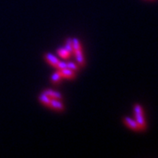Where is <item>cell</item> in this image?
Instances as JSON below:
<instances>
[{
    "label": "cell",
    "instance_id": "obj_1",
    "mask_svg": "<svg viewBox=\"0 0 158 158\" xmlns=\"http://www.w3.org/2000/svg\"><path fill=\"white\" fill-rule=\"evenodd\" d=\"M134 114L136 121L138 123V124L140 126L142 131H145L147 129V122L144 117V112L143 110V107L140 104H136L134 106Z\"/></svg>",
    "mask_w": 158,
    "mask_h": 158
},
{
    "label": "cell",
    "instance_id": "obj_2",
    "mask_svg": "<svg viewBox=\"0 0 158 158\" xmlns=\"http://www.w3.org/2000/svg\"><path fill=\"white\" fill-rule=\"evenodd\" d=\"M124 123L127 127L131 128L132 130L136 131V132H143L140 126L138 124V123L136 122V120H132V119L129 118V117L124 118Z\"/></svg>",
    "mask_w": 158,
    "mask_h": 158
},
{
    "label": "cell",
    "instance_id": "obj_3",
    "mask_svg": "<svg viewBox=\"0 0 158 158\" xmlns=\"http://www.w3.org/2000/svg\"><path fill=\"white\" fill-rule=\"evenodd\" d=\"M49 106L53 108L54 110L59 111H61L64 109V104L62 103V102H60L59 99H56V98H51L50 106Z\"/></svg>",
    "mask_w": 158,
    "mask_h": 158
},
{
    "label": "cell",
    "instance_id": "obj_4",
    "mask_svg": "<svg viewBox=\"0 0 158 158\" xmlns=\"http://www.w3.org/2000/svg\"><path fill=\"white\" fill-rule=\"evenodd\" d=\"M61 74H62V76L64 77V78H69V79H73V78L76 77V74L72 70L69 68H65L64 70H60Z\"/></svg>",
    "mask_w": 158,
    "mask_h": 158
},
{
    "label": "cell",
    "instance_id": "obj_5",
    "mask_svg": "<svg viewBox=\"0 0 158 158\" xmlns=\"http://www.w3.org/2000/svg\"><path fill=\"white\" fill-rule=\"evenodd\" d=\"M44 94H47V95L50 97L51 98H56V99H59V100H61L63 98L62 95H61L60 93L56 92V91H54V90H44Z\"/></svg>",
    "mask_w": 158,
    "mask_h": 158
},
{
    "label": "cell",
    "instance_id": "obj_6",
    "mask_svg": "<svg viewBox=\"0 0 158 158\" xmlns=\"http://www.w3.org/2000/svg\"><path fill=\"white\" fill-rule=\"evenodd\" d=\"M45 59H46V61L49 64L52 65V66H54L55 68H56L59 62V60L56 58V56H55L54 55H52L51 53L45 54Z\"/></svg>",
    "mask_w": 158,
    "mask_h": 158
},
{
    "label": "cell",
    "instance_id": "obj_7",
    "mask_svg": "<svg viewBox=\"0 0 158 158\" xmlns=\"http://www.w3.org/2000/svg\"><path fill=\"white\" fill-rule=\"evenodd\" d=\"M72 47H73V52H74V53L79 52V51L82 50L81 45H80V41H79L78 39H72Z\"/></svg>",
    "mask_w": 158,
    "mask_h": 158
},
{
    "label": "cell",
    "instance_id": "obj_8",
    "mask_svg": "<svg viewBox=\"0 0 158 158\" xmlns=\"http://www.w3.org/2000/svg\"><path fill=\"white\" fill-rule=\"evenodd\" d=\"M40 101L42 102L43 104H44L45 106H50V102H51V98L49 96H48L47 94H44L43 93L40 96Z\"/></svg>",
    "mask_w": 158,
    "mask_h": 158
},
{
    "label": "cell",
    "instance_id": "obj_9",
    "mask_svg": "<svg viewBox=\"0 0 158 158\" xmlns=\"http://www.w3.org/2000/svg\"><path fill=\"white\" fill-rule=\"evenodd\" d=\"M57 53H58L61 57L64 58V59H68V58L70 57L71 56V54L66 50V48H59L58 50H57Z\"/></svg>",
    "mask_w": 158,
    "mask_h": 158
},
{
    "label": "cell",
    "instance_id": "obj_10",
    "mask_svg": "<svg viewBox=\"0 0 158 158\" xmlns=\"http://www.w3.org/2000/svg\"><path fill=\"white\" fill-rule=\"evenodd\" d=\"M62 78L63 76L62 74H61V73H60V71H58V72L55 73V74L52 75L51 80H52V82H53V83H58Z\"/></svg>",
    "mask_w": 158,
    "mask_h": 158
},
{
    "label": "cell",
    "instance_id": "obj_11",
    "mask_svg": "<svg viewBox=\"0 0 158 158\" xmlns=\"http://www.w3.org/2000/svg\"><path fill=\"white\" fill-rule=\"evenodd\" d=\"M75 54H76V60H77V61H78V64L80 65V66H84V56H83L82 50L76 52Z\"/></svg>",
    "mask_w": 158,
    "mask_h": 158
},
{
    "label": "cell",
    "instance_id": "obj_12",
    "mask_svg": "<svg viewBox=\"0 0 158 158\" xmlns=\"http://www.w3.org/2000/svg\"><path fill=\"white\" fill-rule=\"evenodd\" d=\"M65 48L70 54L73 52V47H72V39L68 38L66 41V45H65Z\"/></svg>",
    "mask_w": 158,
    "mask_h": 158
},
{
    "label": "cell",
    "instance_id": "obj_13",
    "mask_svg": "<svg viewBox=\"0 0 158 158\" xmlns=\"http://www.w3.org/2000/svg\"><path fill=\"white\" fill-rule=\"evenodd\" d=\"M67 66H68V68L71 69L73 71H77V70H79V66L76 64H75L74 62H68V63H67Z\"/></svg>",
    "mask_w": 158,
    "mask_h": 158
},
{
    "label": "cell",
    "instance_id": "obj_14",
    "mask_svg": "<svg viewBox=\"0 0 158 158\" xmlns=\"http://www.w3.org/2000/svg\"><path fill=\"white\" fill-rule=\"evenodd\" d=\"M56 68L59 69V70H64V69L65 68H68V66H67V63H65V62L59 61Z\"/></svg>",
    "mask_w": 158,
    "mask_h": 158
},
{
    "label": "cell",
    "instance_id": "obj_15",
    "mask_svg": "<svg viewBox=\"0 0 158 158\" xmlns=\"http://www.w3.org/2000/svg\"><path fill=\"white\" fill-rule=\"evenodd\" d=\"M148 1H155V0H148Z\"/></svg>",
    "mask_w": 158,
    "mask_h": 158
}]
</instances>
